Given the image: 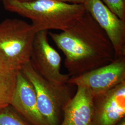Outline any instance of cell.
Wrapping results in <instances>:
<instances>
[{
  "label": "cell",
  "instance_id": "obj_7",
  "mask_svg": "<svg viewBox=\"0 0 125 125\" xmlns=\"http://www.w3.org/2000/svg\"><path fill=\"white\" fill-rule=\"evenodd\" d=\"M83 6L110 40L115 58L125 56V21L114 13L102 0H86Z\"/></svg>",
  "mask_w": 125,
  "mask_h": 125
},
{
  "label": "cell",
  "instance_id": "obj_17",
  "mask_svg": "<svg viewBox=\"0 0 125 125\" xmlns=\"http://www.w3.org/2000/svg\"><path fill=\"white\" fill-rule=\"evenodd\" d=\"M3 0H0V3H1V2H2V1H3Z\"/></svg>",
  "mask_w": 125,
  "mask_h": 125
},
{
  "label": "cell",
  "instance_id": "obj_13",
  "mask_svg": "<svg viewBox=\"0 0 125 125\" xmlns=\"http://www.w3.org/2000/svg\"><path fill=\"white\" fill-rule=\"evenodd\" d=\"M119 18L125 21V0H102Z\"/></svg>",
  "mask_w": 125,
  "mask_h": 125
},
{
  "label": "cell",
  "instance_id": "obj_6",
  "mask_svg": "<svg viewBox=\"0 0 125 125\" xmlns=\"http://www.w3.org/2000/svg\"><path fill=\"white\" fill-rule=\"evenodd\" d=\"M61 62L59 54L50 44L48 31L37 32L30 59L32 66L47 80L58 83H67L70 76L61 72Z\"/></svg>",
  "mask_w": 125,
  "mask_h": 125
},
{
  "label": "cell",
  "instance_id": "obj_15",
  "mask_svg": "<svg viewBox=\"0 0 125 125\" xmlns=\"http://www.w3.org/2000/svg\"><path fill=\"white\" fill-rule=\"evenodd\" d=\"M117 125H125V118H124L121 122Z\"/></svg>",
  "mask_w": 125,
  "mask_h": 125
},
{
  "label": "cell",
  "instance_id": "obj_5",
  "mask_svg": "<svg viewBox=\"0 0 125 125\" xmlns=\"http://www.w3.org/2000/svg\"><path fill=\"white\" fill-rule=\"evenodd\" d=\"M125 82V56L79 76L71 77L67 83L82 86L93 96L103 94Z\"/></svg>",
  "mask_w": 125,
  "mask_h": 125
},
{
  "label": "cell",
  "instance_id": "obj_9",
  "mask_svg": "<svg viewBox=\"0 0 125 125\" xmlns=\"http://www.w3.org/2000/svg\"><path fill=\"white\" fill-rule=\"evenodd\" d=\"M10 105L30 125H49L38 108L35 90L21 70Z\"/></svg>",
  "mask_w": 125,
  "mask_h": 125
},
{
  "label": "cell",
  "instance_id": "obj_12",
  "mask_svg": "<svg viewBox=\"0 0 125 125\" xmlns=\"http://www.w3.org/2000/svg\"><path fill=\"white\" fill-rule=\"evenodd\" d=\"M0 125H31L10 105L0 108Z\"/></svg>",
  "mask_w": 125,
  "mask_h": 125
},
{
  "label": "cell",
  "instance_id": "obj_4",
  "mask_svg": "<svg viewBox=\"0 0 125 125\" xmlns=\"http://www.w3.org/2000/svg\"><path fill=\"white\" fill-rule=\"evenodd\" d=\"M37 31L26 21L6 19L0 22V53L9 62L21 69L30 61Z\"/></svg>",
  "mask_w": 125,
  "mask_h": 125
},
{
  "label": "cell",
  "instance_id": "obj_2",
  "mask_svg": "<svg viewBox=\"0 0 125 125\" xmlns=\"http://www.w3.org/2000/svg\"><path fill=\"white\" fill-rule=\"evenodd\" d=\"M2 3L6 10L30 20L37 32L50 30L64 31L86 12L83 5L57 0H3Z\"/></svg>",
  "mask_w": 125,
  "mask_h": 125
},
{
  "label": "cell",
  "instance_id": "obj_1",
  "mask_svg": "<svg viewBox=\"0 0 125 125\" xmlns=\"http://www.w3.org/2000/svg\"><path fill=\"white\" fill-rule=\"evenodd\" d=\"M49 36L65 56L64 65L71 77L103 66L115 58L112 43L105 32L86 10L72 26Z\"/></svg>",
  "mask_w": 125,
  "mask_h": 125
},
{
  "label": "cell",
  "instance_id": "obj_3",
  "mask_svg": "<svg viewBox=\"0 0 125 125\" xmlns=\"http://www.w3.org/2000/svg\"><path fill=\"white\" fill-rule=\"evenodd\" d=\"M21 71L35 90L38 108L49 125H59L64 109L72 98L68 83H58L46 80L32 66L30 61Z\"/></svg>",
  "mask_w": 125,
  "mask_h": 125
},
{
  "label": "cell",
  "instance_id": "obj_16",
  "mask_svg": "<svg viewBox=\"0 0 125 125\" xmlns=\"http://www.w3.org/2000/svg\"><path fill=\"white\" fill-rule=\"evenodd\" d=\"M20 1H31V0H19Z\"/></svg>",
  "mask_w": 125,
  "mask_h": 125
},
{
  "label": "cell",
  "instance_id": "obj_11",
  "mask_svg": "<svg viewBox=\"0 0 125 125\" xmlns=\"http://www.w3.org/2000/svg\"><path fill=\"white\" fill-rule=\"evenodd\" d=\"M20 70L0 53V108L10 104Z\"/></svg>",
  "mask_w": 125,
  "mask_h": 125
},
{
  "label": "cell",
  "instance_id": "obj_14",
  "mask_svg": "<svg viewBox=\"0 0 125 125\" xmlns=\"http://www.w3.org/2000/svg\"><path fill=\"white\" fill-rule=\"evenodd\" d=\"M58 1L69 4L76 5H83L86 0H57Z\"/></svg>",
  "mask_w": 125,
  "mask_h": 125
},
{
  "label": "cell",
  "instance_id": "obj_10",
  "mask_svg": "<svg viewBox=\"0 0 125 125\" xmlns=\"http://www.w3.org/2000/svg\"><path fill=\"white\" fill-rule=\"evenodd\" d=\"M76 87V94L65 107L59 125H93L94 96L84 87Z\"/></svg>",
  "mask_w": 125,
  "mask_h": 125
},
{
  "label": "cell",
  "instance_id": "obj_8",
  "mask_svg": "<svg viewBox=\"0 0 125 125\" xmlns=\"http://www.w3.org/2000/svg\"><path fill=\"white\" fill-rule=\"evenodd\" d=\"M93 125H117L125 118V82L93 98Z\"/></svg>",
  "mask_w": 125,
  "mask_h": 125
}]
</instances>
